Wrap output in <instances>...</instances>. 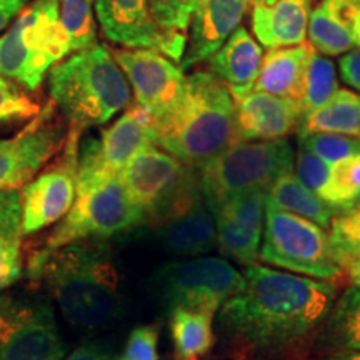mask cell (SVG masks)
I'll list each match as a JSON object with an SVG mask.
<instances>
[{
  "instance_id": "c3c4849f",
  "label": "cell",
  "mask_w": 360,
  "mask_h": 360,
  "mask_svg": "<svg viewBox=\"0 0 360 360\" xmlns=\"http://www.w3.org/2000/svg\"><path fill=\"white\" fill-rule=\"evenodd\" d=\"M357 137H359V141H360V132H359V135H357Z\"/></svg>"
},
{
  "instance_id": "60d3db41",
  "label": "cell",
  "mask_w": 360,
  "mask_h": 360,
  "mask_svg": "<svg viewBox=\"0 0 360 360\" xmlns=\"http://www.w3.org/2000/svg\"><path fill=\"white\" fill-rule=\"evenodd\" d=\"M30 2L32 0H0V34L6 32Z\"/></svg>"
},
{
  "instance_id": "7dc6e473",
  "label": "cell",
  "mask_w": 360,
  "mask_h": 360,
  "mask_svg": "<svg viewBox=\"0 0 360 360\" xmlns=\"http://www.w3.org/2000/svg\"><path fill=\"white\" fill-rule=\"evenodd\" d=\"M274 2H277V0H267V2H264V4H274Z\"/></svg>"
},
{
  "instance_id": "ab89813d",
  "label": "cell",
  "mask_w": 360,
  "mask_h": 360,
  "mask_svg": "<svg viewBox=\"0 0 360 360\" xmlns=\"http://www.w3.org/2000/svg\"><path fill=\"white\" fill-rule=\"evenodd\" d=\"M339 70L342 80L360 94V47H354L352 51L342 53Z\"/></svg>"
},
{
  "instance_id": "7a4b0ae2",
  "label": "cell",
  "mask_w": 360,
  "mask_h": 360,
  "mask_svg": "<svg viewBox=\"0 0 360 360\" xmlns=\"http://www.w3.org/2000/svg\"><path fill=\"white\" fill-rule=\"evenodd\" d=\"M27 274L42 281L70 326L92 330L120 312V278L110 249L80 240L30 255Z\"/></svg>"
},
{
  "instance_id": "ac0fdd59",
  "label": "cell",
  "mask_w": 360,
  "mask_h": 360,
  "mask_svg": "<svg viewBox=\"0 0 360 360\" xmlns=\"http://www.w3.org/2000/svg\"><path fill=\"white\" fill-rule=\"evenodd\" d=\"M250 0H199L188 20L180 69L209 60L244 19Z\"/></svg>"
},
{
  "instance_id": "8fae6325",
  "label": "cell",
  "mask_w": 360,
  "mask_h": 360,
  "mask_svg": "<svg viewBox=\"0 0 360 360\" xmlns=\"http://www.w3.org/2000/svg\"><path fill=\"white\" fill-rule=\"evenodd\" d=\"M79 129L70 127L56 164L42 170L20 191L22 233H35L60 222L77 197Z\"/></svg>"
},
{
  "instance_id": "836d02e7",
  "label": "cell",
  "mask_w": 360,
  "mask_h": 360,
  "mask_svg": "<svg viewBox=\"0 0 360 360\" xmlns=\"http://www.w3.org/2000/svg\"><path fill=\"white\" fill-rule=\"evenodd\" d=\"M315 155H319L328 164H335L350 155L360 154V141L352 135L342 134H300V142Z\"/></svg>"
},
{
  "instance_id": "ee69618b",
  "label": "cell",
  "mask_w": 360,
  "mask_h": 360,
  "mask_svg": "<svg viewBox=\"0 0 360 360\" xmlns=\"http://www.w3.org/2000/svg\"><path fill=\"white\" fill-rule=\"evenodd\" d=\"M344 274L349 277V281L352 282V285L360 287V259L350 260L344 265Z\"/></svg>"
},
{
  "instance_id": "52a82bcc",
  "label": "cell",
  "mask_w": 360,
  "mask_h": 360,
  "mask_svg": "<svg viewBox=\"0 0 360 360\" xmlns=\"http://www.w3.org/2000/svg\"><path fill=\"white\" fill-rule=\"evenodd\" d=\"M264 224V242L259 252L264 262L328 282L344 276L328 233L321 225L277 209L267 200Z\"/></svg>"
},
{
  "instance_id": "e0dca14e",
  "label": "cell",
  "mask_w": 360,
  "mask_h": 360,
  "mask_svg": "<svg viewBox=\"0 0 360 360\" xmlns=\"http://www.w3.org/2000/svg\"><path fill=\"white\" fill-rule=\"evenodd\" d=\"M107 40L124 49H152L180 62L186 45L170 39L152 19L147 0H94Z\"/></svg>"
},
{
  "instance_id": "4fadbf2b",
  "label": "cell",
  "mask_w": 360,
  "mask_h": 360,
  "mask_svg": "<svg viewBox=\"0 0 360 360\" xmlns=\"http://www.w3.org/2000/svg\"><path fill=\"white\" fill-rule=\"evenodd\" d=\"M65 345L47 304L0 297V360H62Z\"/></svg>"
},
{
  "instance_id": "7402d4cb",
  "label": "cell",
  "mask_w": 360,
  "mask_h": 360,
  "mask_svg": "<svg viewBox=\"0 0 360 360\" xmlns=\"http://www.w3.org/2000/svg\"><path fill=\"white\" fill-rule=\"evenodd\" d=\"M309 53V44L270 49L265 56H262L254 90L300 102Z\"/></svg>"
},
{
  "instance_id": "d6a6232c",
  "label": "cell",
  "mask_w": 360,
  "mask_h": 360,
  "mask_svg": "<svg viewBox=\"0 0 360 360\" xmlns=\"http://www.w3.org/2000/svg\"><path fill=\"white\" fill-rule=\"evenodd\" d=\"M157 27L170 39L186 45L187 27L199 0H147Z\"/></svg>"
},
{
  "instance_id": "8d00e7d4",
  "label": "cell",
  "mask_w": 360,
  "mask_h": 360,
  "mask_svg": "<svg viewBox=\"0 0 360 360\" xmlns=\"http://www.w3.org/2000/svg\"><path fill=\"white\" fill-rule=\"evenodd\" d=\"M160 330L157 326H141L130 332L120 360H160Z\"/></svg>"
},
{
  "instance_id": "f6af8a7d",
  "label": "cell",
  "mask_w": 360,
  "mask_h": 360,
  "mask_svg": "<svg viewBox=\"0 0 360 360\" xmlns=\"http://www.w3.org/2000/svg\"><path fill=\"white\" fill-rule=\"evenodd\" d=\"M323 360H360V350H335Z\"/></svg>"
},
{
  "instance_id": "484cf974",
  "label": "cell",
  "mask_w": 360,
  "mask_h": 360,
  "mask_svg": "<svg viewBox=\"0 0 360 360\" xmlns=\"http://www.w3.org/2000/svg\"><path fill=\"white\" fill-rule=\"evenodd\" d=\"M310 45L323 56H342L355 47L354 29L332 0H319L309 15Z\"/></svg>"
},
{
  "instance_id": "6da1fadb",
  "label": "cell",
  "mask_w": 360,
  "mask_h": 360,
  "mask_svg": "<svg viewBox=\"0 0 360 360\" xmlns=\"http://www.w3.org/2000/svg\"><path fill=\"white\" fill-rule=\"evenodd\" d=\"M245 287L220 312L224 327L257 352L297 355L321 334L337 299L334 282L252 264Z\"/></svg>"
},
{
  "instance_id": "30bf717a",
  "label": "cell",
  "mask_w": 360,
  "mask_h": 360,
  "mask_svg": "<svg viewBox=\"0 0 360 360\" xmlns=\"http://www.w3.org/2000/svg\"><path fill=\"white\" fill-rule=\"evenodd\" d=\"M154 119L139 105L125 110L101 137H85L79 142L77 195L92 191L107 180L119 177L135 154L154 146Z\"/></svg>"
},
{
  "instance_id": "83f0119b",
  "label": "cell",
  "mask_w": 360,
  "mask_h": 360,
  "mask_svg": "<svg viewBox=\"0 0 360 360\" xmlns=\"http://www.w3.org/2000/svg\"><path fill=\"white\" fill-rule=\"evenodd\" d=\"M337 89H339V84H337L334 62L330 58L323 57L321 52H317L310 45L304 90L302 97H300L304 115L323 105L328 98L334 96Z\"/></svg>"
},
{
  "instance_id": "ffe728a7",
  "label": "cell",
  "mask_w": 360,
  "mask_h": 360,
  "mask_svg": "<svg viewBox=\"0 0 360 360\" xmlns=\"http://www.w3.org/2000/svg\"><path fill=\"white\" fill-rule=\"evenodd\" d=\"M312 6L314 0H277L274 4H254L252 30L255 39L269 51L305 44Z\"/></svg>"
},
{
  "instance_id": "74e56055",
  "label": "cell",
  "mask_w": 360,
  "mask_h": 360,
  "mask_svg": "<svg viewBox=\"0 0 360 360\" xmlns=\"http://www.w3.org/2000/svg\"><path fill=\"white\" fill-rule=\"evenodd\" d=\"M22 237H0V290L19 281L22 274Z\"/></svg>"
},
{
  "instance_id": "d590c367",
  "label": "cell",
  "mask_w": 360,
  "mask_h": 360,
  "mask_svg": "<svg viewBox=\"0 0 360 360\" xmlns=\"http://www.w3.org/2000/svg\"><path fill=\"white\" fill-rule=\"evenodd\" d=\"M294 167L297 169V177L328 205V197H330V164L319 155H315L302 143H299V152H297Z\"/></svg>"
},
{
  "instance_id": "ba28073f",
  "label": "cell",
  "mask_w": 360,
  "mask_h": 360,
  "mask_svg": "<svg viewBox=\"0 0 360 360\" xmlns=\"http://www.w3.org/2000/svg\"><path fill=\"white\" fill-rule=\"evenodd\" d=\"M146 214L130 200L120 177L75 197L65 217L47 237L42 252L92 238H109L141 225Z\"/></svg>"
},
{
  "instance_id": "d6986e66",
  "label": "cell",
  "mask_w": 360,
  "mask_h": 360,
  "mask_svg": "<svg viewBox=\"0 0 360 360\" xmlns=\"http://www.w3.org/2000/svg\"><path fill=\"white\" fill-rule=\"evenodd\" d=\"M236 127L238 142L276 141L287 137L304 117L299 101L250 90L236 97Z\"/></svg>"
},
{
  "instance_id": "5b68a950",
  "label": "cell",
  "mask_w": 360,
  "mask_h": 360,
  "mask_svg": "<svg viewBox=\"0 0 360 360\" xmlns=\"http://www.w3.org/2000/svg\"><path fill=\"white\" fill-rule=\"evenodd\" d=\"M72 53L58 0H32L0 34V75L37 90L53 65Z\"/></svg>"
},
{
  "instance_id": "cb8c5ba5",
  "label": "cell",
  "mask_w": 360,
  "mask_h": 360,
  "mask_svg": "<svg viewBox=\"0 0 360 360\" xmlns=\"http://www.w3.org/2000/svg\"><path fill=\"white\" fill-rule=\"evenodd\" d=\"M299 127V135L326 132L357 137L360 132V94L337 89L323 105L302 117Z\"/></svg>"
},
{
  "instance_id": "f546056e",
  "label": "cell",
  "mask_w": 360,
  "mask_h": 360,
  "mask_svg": "<svg viewBox=\"0 0 360 360\" xmlns=\"http://www.w3.org/2000/svg\"><path fill=\"white\" fill-rule=\"evenodd\" d=\"M60 20L70 40L72 52L96 44L97 25L94 0H58Z\"/></svg>"
},
{
  "instance_id": "277c9868",
  "label": "cell",
  "mask_w": 360,
  "mask_h": 360,
  "mask_svg": "<svg viewBox=\"0 0 360 360\" xmlns=\"http://www.w3.org/2000/svg\"><path fill=\"white\" fill-rule=\"evenodd\" d=\"M47 82L52 105L80 132L110 122L132 102L127 77L112 51L97 42L53 65Z\"/></svg>"
},
{
  "instance_id": "9c48e42d",
  "label": "cell",
  "mask_w": 360,
  "mask_h": 360,
  "mask_svg": "<svg viewBox=\"0 0 360 360\" xmlns=\"http://www.w3.org/2000/svg\"><path fill=\"white\" fill-rule=\"evenodd\" d=\"M155 289L172 309L217 312L220 307L244 290L245 276L224 259L197 257L169 262L157 270Z\"/></svg>"
},
{
  "instance_id": "b9f144b4",
  "label": "cell",
  "mask_w": 360,
  "mask_h": 360,
  "mask_svg": "<svg viewBox=\"0 0 360 360\" xmlns=\"http://www.w3.org/2000/svg\"><path fill=\"white\" fill-rule=\"evenodd\" d=\"M67 360H117L115 355L98 344H85Z\"/></svg>"
},
{
  "instance_id": "f35d334b",
  "label": "cell",
  "mask_w": 360,
  "mask_h": 360,
  "mask_svg": "<svg viewBox=\"0 0 360 360\" xmlns=\"http://www.w3.org/2000/svg\"><path fill=\"white\" fill-rule=\"evenodd\" d=\"M22 233L20 191H0V237Z\"/></svg>"
},
{
  "instance_id": "9a60e30c",
  "label": "cell",
  "mask_w": 360,
  "mask_h": 360,
  "mask_svg": "<svg viewBox=\"0 0 360 360\" xmlns=\"http://www.w3.org/2000/svg\"><path fill=\"white\" fill-rule=\"evenodd\" d=\"M162 247L179 257H197L217 245L214 215L195 177L159 215L150 219Z\"/></svg>"
},
{
  "instance_id": "e575fe53",
  "label": "cell",
  "mask_w": 360,
  "mask_h": 360,
  "mask_svg": "<svg viewBox=\"0 0 360 360\" xmlns=\"http://www.w3.org/2000/svg\"><path fill=\"white\" fill-rule=\"evenodd\" d=\"M40 112V105L27 96L24 87L0 75V125L29 120Z\"/></svg>"
},
{
  "instance_id": "2e32d148",
  "label": "cell",
  "mask_w": 360,
  "mask_h": 360,
  "mask_svg": "<svg viewBox=\"0 0 360 360\" xmlns=\"http://www.w3.org/2000/svg\"><path fill=\"white\" fill-rule=\"evenodd\" d=\"M119 177L130 200L146 217L154 219L195 179V174L174 155L148 146L129 160Z\"/></svg>"
},
{
  "instance_id": "d4e9b609",
  "label": "cell",
  "mask_w": 360,
  "mask_h": 360,
  "mask_svg": "<svg viewBox=\"0 0 360 360\" xmlns=\"http://www.w3.org/2000/svg\"><path fill=\"white\" fill-rule=\"evenodd\" d=\"M267 204L287 212L297 214L327 229L334 217V210L314 193L294 172L278 177L267 191Z\"/></svg>"
},
{
  "instance_id": "7bdbcfd3",
  "label": "cell",
  "mask_w": 360,
  "mask_h": 360,
  "mask_svg": "<svg viewBox=\"0 0 360 360\" xmlns=\"http://www.w3.org/2000/svg\"><path fill=\"white\" fill-rule=\"evenodd\" d=\"M332 2L355 30V27L360 24V0H332Z\"/></svg>"
},
{
  "instance_id": "bcb514c9",
  "label": "cell",
  "mask_w": 360,
  "mask_h": 360,
  "mask_svg": "<svg viewBox=\"0 0 360 360\" xmlns=\"http://www.w3.org/2000/svg\"><path fill=\"white\" fill-rule=\"evenodd\" d=\"M250 2H254V4H264V2H267V0H250Z\"/></svg>"
},
{
  "instance_id": "4dcf8cb0",
  "label": "cell",
  "mask_w": 360,
  "mask_h": 360,
  "mask_svg": "<svg viewBox=\"0 0 360 360\" xmlns=\"http://www.w3.org/2000/svg\"><path fill=\"white\" fill-rule=\"evenodd\" d=\"M360 200V154L330 164V197L328 207L337 212Z\"/></svg>"
},
{
  "instance_id": "1f68e13d",
  "label": "cell",
  "mask_w": 360,
  "mask_h": 360,
  "mask_svg": "<svg viewBox=\"0 0 360 360\" xmlns=\"http://www.w3.org/2000/svg\"><path fill=\"white\" fill-rule=\"evenodd\" d=\"M328 227V238L342 269L350 260L360 259V200L332 217Z\"/></svg>"
},
{
  "instance_id": "3957f363",
  "label": "cell",
  "mask_w": 360,
  "mask_h": 360,
  "mask_svg": "<svg viewBox=\"0 0 360 360\" xmlns=\"http://www.w3.org/2000/svg\"><path fill=\"white\" fill-rule=\"evenodd\" d=\"M155 147L199 170L238 142L236 101L210 70H195L175 109L155 122Z\"/></svg>"
},
{
  "instance_id": "7c38bea8",
  "label": "cell",
  "mask_w": 360,
  "mask_h": 360,
  "mask_svg": "<svg viewBox=\"0 0 360 360\" xmlns=\"http://www.w3.org/2000/svg\"><path fill=\"white\" fill-rule=\"evenodd\" d=\"M52 102L24 129L0 139V191H19L64 148L67 134L53 115Z\"/></svg>"
},
{
  "instance_id": "4316f807",
  "label": "cell",
  "mask_w": 360,
  "mask_h": 360,
  "mask_svg": "<svg viewBox=\"0 0 360 360\" xmlns=\"http://www.w3.org/2000/svg\"><path fill=\"white\" fill-rule=\"evenodd\" d=\"M319 335L334 350H360V287H349L335 299Z\"/></svg>"
},
{
  "instance_id": "8992f818",
  "label": "cell",
  "mask_w": 360,
  "mask_h": 360,
  "mask_svg": "<svg viewBox=\"0 0 360 360\" xmlns=\"http://www.w3.org/2000/svg\"><path fill=\"white\" fill-rule=\"evenodd\" d=\"M295 155L285 139L237 142L200 170V188L212 210L237 193L269 191L281 175L294 172Z\"/></svg>"
},
{
  "instance_id": "603a6c76",
  "label": "cell",
  "mask_w": 360,
  "mask_h": 360,
  "mask_svg": "<svg viewBox=\"0 0 360 360\" xmlns=\"http://www.w3.org/2000/svg\"><path fill=\"white\" fill-rule=\"evenodd\" d=\"M214 312L191 309L170 310V335L177 360H202L215 345Z\"/></svg>"
},
{
  "instance_id": "5bb4252c",
  "label": "cell",
  "mask_w": 360,
  "mask_h": 360,
  "mask_svg": "<svg viewBox=\"0 0 360 360\" xmlns=\"http://www.w3.org/2000/svg\"><path fill=\"white\" fill-rule=\"evenodd\" d=\"M115 62L134 90L135 103L154 119H165L186 89V74L172 58L152 49H115Z\"/></svg>"
},
{
  "instance_id": "f1b7e54d",
  "label": "cell",
  "mask_w": 360,
  "mask_h": 360,
  "mask_svg": "<svg viewBox=\"0 0 360 360\" xmlns=\"http://www.w3.org/2000/svg\"><path fill=\"white\" fill-rule=\"evenodd\" d=\"M214 222L215 232H217V245L225 255L244 265L257 262L262 232L252 231L245 225L224 217H214Z\"/></svg>"
},
{
  "instance_id": "44dd1931",
  "label": "cell",
  "mask_w": 360,
  "mask_h": 360,
  "mask_svg": "<svg viewBox=\"0 0 360 360\" xmlns=\"http://www.w3.org/2000/svg\"><path fill=\"white\" fill-rule=\"evenodd\" d=\"M260 62L262 47L255 42L249 30L237 27L222 47L209 58V70L227 85L236 98L254 90Z\"/></svg>"
}]
</instances>
